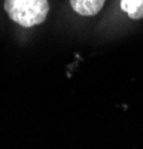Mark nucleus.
<instances>
[{
	"mask_svg": "<svg viewBox=\"0 0 143 149\" xmlns=\"http://www.w3.org/2000/svg\"><path fill=\"white\" fill-rule=\"evenodd\" d=\"M104 2L106 0H70V6L82 17H92L101 10Z\"/></svg>",
	"mask_w": 143,
	"mask_h": 149,
	"instance_id": "f03ea898",
	"label": "nucleus"
},
{
	"mask_svg": "<svg viewBox=\"0 0 143 149\" xmlns=\"http://www.w3.org/2000/svg\"><path fill=\"white\" fill-rule=\"evenodd\" d=\"M5 10L14 22L34 27L46 19L49 3L48 0H5Z\"/></svg>",
	"mask_w": 143,
	"mask_h": 149,
	"instance_id": "f257e3e1",
	"label": "nucleus"
},
{
	"mask_svg": "<svg viewBox=\"0 0 143 149\" xmlns=\"http://www.w3.org/2000/svg\"><path fill=\"white\" fill-rule=\"evenodd\" d=\"M121 9L131 19L143 18V0H121Z\"/></svg>",
	"mask_w": 143,
	"mask_h": 149,
	"instance_id": "7ed1b4c3",
	"label": "nucleus"
}]
</instances>
